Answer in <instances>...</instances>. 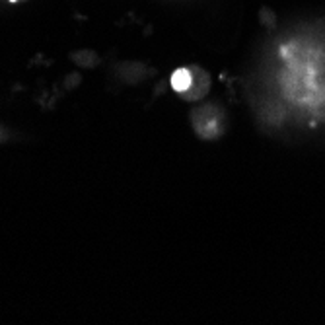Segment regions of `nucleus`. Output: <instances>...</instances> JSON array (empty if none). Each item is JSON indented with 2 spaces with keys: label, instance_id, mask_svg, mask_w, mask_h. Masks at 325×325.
Returning a JSON list of instances; mask_svg holds the SVG:
<instances>
[{
  "label": "nucleus",
  "instance_id": "1",
  "mask_svg": "<svg viewBox=\"0 0 325 325\" xmlns=\"http://www.w3.org/2000/svg\"><path fill=\"white\" fill-rule=\"evenodd\" d=\"M172 86L177 90V92H183L191 86V74L187 70H177L174 76H172Z\"/></svg>",
  "mask_w": 325,
  "mask_h": 325
}]
</instances>
